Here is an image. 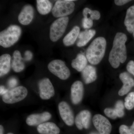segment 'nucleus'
<instances>
[{
  "label": "nucleus",
  "mask_w": 134,
  "mask_h": 134,
  "mask_svg": "<svg viewBox=\"0 0 134 134\" xmlns=\"http://www.w3.org/2000/svg\"><path fill=\"white\" fill-rule=\"evenodd\" d=\"M127 40V37L125 34L120 32L116 34L108 59L111 66L114 68H119L121 63H124L126 60L127 50L125 44Z\"/></svg>",
  "instance_id": "nucleus-1"
},
{
  "label": "nucleus",
  "mask_w": 134,
  "mask_h": 134,
  "mask_svg": "<svg viewBox=\"0 0 134 134\" xmlns=\"http://www.w3.org/2000/svg\"><path fill=\"white\" fill-rule=\"evenodd\" d=\"M107 43L105 38L98 37L94 40L89 46L86 51V57L91 64H99L105 53Z\"/></svg>",
  "instance_id": "nucleus-2"
},
{
  "label": "nucleus",
  "mask_w": 134,
  "mask_h": 134,
  "mask_svg": "<svg viewBox=\"0 0 134 134\" xmlns=\"http://www.w3.org/2000/svg\"><path fill=\"white\" fill-rule=\"evenodd\" d=\"M20 26L11 25L0 33V45L4 48L10 47L18 41L21 34Z\"/></svg>",
  "instance_id": "nucleus-3"
},
{
  "label": "nucleus",
  "mask_w": 134,
  "mask_h": 134,
  "mask_svg": "<svg viewBox=\"0 0 134 134\" xmlns=\"http://www.w3.org/2000/svg\"><path fill=\"white\" fill-rule=\"evenodd\" d=\"M74 1L59 0L55 3L52 10V13L55 18L67 16L73 13L75 9Z\"/></svg>",
  "instance_id": "nucleus-4"
},
{
  "label": "nucleus",
  "mask_w": 134,
  "mask_h": 134,
  "mask_svg": "<svg viewBox=\"0 0 134 134\" xmlns=\"http://www.w3.org/2000/svg\"><path fill=\"white\" fill-rule=\"evenodd\" d=\"M28 94V90L24 86H17L6 92L2 96L4 103L8 104H14L21 101Z\"/></svg>",
  "instance_id": "nucleus-5"
},
{
  "label": "nucleus",
  "mask_w": 134,
  "mask_h": 134,
  "mask_svg": "<svg viewBox=\"0 0 134 134\" xmlns=\"http://www.w3.org/2000/svg\"><path fill=\"white\" fill-rule=\"evenodd\" d=\"M69 18H60L51 25L50 30V38L53 42H55L63 35L68 24Z\"/></svg>",
  "instance_id": "nucleus-6"
},
{
  "label": "nucleus",
  "mask_w": 134,
  "mask_h": 134,
  "mask_svg": "<svg viewBox=\"0 0 134 134\" xmlns=\"http://www.w3.org/2000/svg\"><path fill=\"white\" fill-rule=\"evenodd\" d=\"M48 68L52 74L62 80L68 79L70 76L69 69L65 65V63L60 60H55L49 63Z\"/></svg>",
  "instance_id": "nucleus-7"
},
{
  "label": "nucleus",
  "mask_w": 134,
  "mask_h": 134,
  "mask_svg": "<svg viewBox=\"0 0 134 134\" xmlns=\"http://www.w3.org/2000/svg\"><path fill=\"white\" fill-rule=\"evenodd\" d=\"M92 121L93 125L100 134H110L112 126L106 118L100 114H96L93 116Z\"/></svg>",
  "instance_id": "nucleus-8"
},
{
  "label": "nucleus",
  "mask_w": 134,
  "mask_h": 134,
  "mask_svg": "<svg viewBox=\"0 0 134 134\" xmlns=\"http://www.w3.org/2000/svg\"><path fill=\"white\" fill-rule=\"evenodd\" d=\"M40 96L42 99L47 100L55 94V91L52 84L47 78L41 79L39 82Z\"/></svg>",
  "instance_id": "nucleus-9"
},
{
  "label": "nucleus",
  "mask_w": 134,
  "mask_h": 134,
  "mask_svg": "<svg viewBox=\"0 0 134 134\" xmlns=\"http://www.w3.org/2000/svg\"><path fill=\"white\" fill-rule=\"evenodd\" d=\"M60 117L65 124L72 126L75 122L74 116L73 111L69 105L65 101H62L58 105Z\"/></svg>",
  "instance_id": "nucleus-10"
},
{
  "label": "nucleus",
  "mask_w": 134,
  "mask_h": 134,
  "mask_svg": "<svg viewBox=\"0 0 134 134\" xmlns=\"http://www.w3.org/2000/svg\"><path fill=\"white\" fill-rule=\"evenodd\" d=\"M52 115L48 112L39 114H33L27 117L26 122L30 126H37L45 123L50 119Z\"/></svg>",
  "instance_id": "nucleus-11"
},
{
  "label": "nucleus",
  "mask_w": 134,
  "mask_h": 134,
  "mask_svg": "<svg viewBox=\"0 0 134 134\" xmlns=\"http://www.w3.org/2000/svg\"><path fill=\"white\" fill-rule=\"evenodd\" d=\"M84 87L82 83L76 81L71 87V99L72 103L76 105L81 101L83 97Z\"/></svg>",
  "instance_id": "nucleus-12"
},
{
  "label": "nucleus",
  "mask_w": 134,
  "mask_h": 134,
  "mask_svg": "<svg viewBox=\"0 0 134 134\" xmlns=\"http://www.w3.org/2000/svg\"><path fill=\"white\" fill-rule=\"evenodd\" d=\"M91 113L87 110H83L79 113L75 119V123L79 130L88 129L90 127Z\"/></svg>",
  "instance_id": "nucleus-13"
},
{
  "label": "nucleus",
  "mask_w": 134,
  "mask_h": 134,
  "mask_svg": "<svg viewBox=\"0 0 134 134\" xmlns=\"http://www.w3.org/2000/svg\"><path fill=\"white\" fill-rule=\"evenodd\" d=\"M34 16V10L31 5H25L19 13L18 21L23 25H28L32 21Z\"/></svg>",
  "instance_id": "nucleus-14"
},
{
  "label": "nucleus",
  "mask_w": 134,
  "mask_h": 134,
  "mask_svg": "<svg viewBox=\"0 0 134 134\" xmlns=\"http://www.w3.org/2000/svg\"><path fill=\"white\" fill-rule=\"evenodd\" d=\"M120 79L123 84V86L119 91L120 96H124L128 93L132 87L134 86V80L127 72H125L120 74Z\"/></svg>",
  "instance_id": "nucleus-15"
},
{
  "label": "nucleus",
  "mask_w": 134,
  "mask_h": 134,
  "mask_svg": "<svg viewBox=\"0 0 134 134\" xmlns=\"http://www.w3.org/2000/svg\"><path fill=\"white\" fill-rule=\"evenodd\" d=\"M124 105L121 100L117 101L114 108H107L104 110V113L107 116L115 119L117 117H122L125 114Z\"/></svg>",
  "instance_id": "nucleus-16"
},
{
  "label": "nucleus",
  "mask_w": 134,
  "mask_h": 134,
  "mask_svg": "<svg viewBox=\"0 0 134 134\" xmlns=\"http://www.w3.org/2000/svg\"><path fill=\"white\" fill-rule=\"evenodd\" d=\"M37 130L40 134H59L60 129L55 123L46 122L38 126Z\"/></svg>",
  "instance_id": "nucleus-17"
},
{
  "label": "nucleus",
  "mask_w": 134,
  "mask_h": 134,
  "mask_svg": "<svg viewBox=\"0 0 134 134\" xmlns=\"http://www.w3.org/2000/svg\"><path fill=\"white\" fill-rule=\"evenodd\" d=\"M82 75L85 83L93 82L97 78L96 69L93 66L88 65L82 71Z\"/></svg>",
  "instance_id": "nucleus-18"
},
{
  "label": "nucleus",
  "mask_w": 134,
  "mask_h": 134,
  "mask_svg": "<svg viewBox=\"0 0 134 134\" xmlns=\"http://www.w3.org/2000/svg\"><path fill=\"white\" fill-rule=\"evenodd\" d=\"M96 34V31L93 30H86L80 32L77 38V46L82 47L86 45Z\"/></svg>",
  "instance_id": "nucleus-19"
},
{
  "label": "nucleus",
  "mask_w": 134,
  "mask_h": 134,
  "mask_svg": "<svg viewBox=\"0 0 134 134\" xmlns=\"http://www.w3.org/2000/svg\"><path fill=\"white\" fill-rule=\"evenodd\" d=\"M11 57L9 54H5L0 57V76L8 74L10 70Z\"/></svg>",
  "instance_id": "nucleus-20"
},
{
  "label": "nucleus",
  "mask_w": 134,
  "mask_h": 134,
  "mask_svg": "<svg viewBox=\"0 0 134 134\" xmlns=\"http://www.w3.org/2000/svg\"><path fill=\"white\" fill-rule=\"evenodd\" d=\"M13 59L12 62V67L13 70L16 72H21L24 69L25 65L22 61L21 53L18 50H15L13 53Z\"/></svg>",
  "instance_id": "nucleus-21"
},
{
  "label": "nucleus",
  "mask_w": 134,
  "mask_h": 134,
  "mask_svg": "<svg viewBox=\"0 0 134 134\" xmlns=\"http://www.w3.org/2000/svg\"><path fill=\"white\" fill-rule=\"evenodd\" d=\"M80 34L79 26H74L71 31L65 36L63 39V43L66 46H69L74 44Z\"/></svg>",
  "instance_id": "nucleus-22"
},
{
  "label": "nucleus",
  "mask_w": 134,
  "mask_h": 134,
  "mask_svg": "<svg viewBox=\"0 0 134 134\" xmlns=\"http://www.w3.org/2000/svg\"><path fill=\"white\" fill-rule=\"evenodd\" d=\"M88 60L82 54H79L76 58L72 60L71 65L72 68L78 72H82L87 66Z\"/></svg>",
  "instance_id": "nucleus-23"
},
{
  "label": "nucleus",
  "mask_w": 134,
  "mask_h": 134,
  "mask_svg": "<svg viewBox=\"0 0 134 134\" xmlns=\"http://www.w3.org/2000/svg\"><path fill=\"white\" fill-rule=\"evenodd\" d=\"M124 24L127 31L130 33L134 31V5L127 10Z\"/></svg>",
  "instance_id": "nucleus-24"
},
{
  "label": "nucleus",
  "mask_w": 134,
  "mask_h": 134,
  "mask_svg": "<svg viewBox=\"0 0 134 134\" xmlns=\"http://www.w3.org/2000/svg\"><path fill=\"white\" fill-rule=\"evenodd\" d=\"M52 3L48 0L37 1V9L40 14H48L52 10Z\"/></svg>",
  "instance_id": "nucleus-25"
},
{
  "label": "nucleus",
  "mask_w": 134,
  "mask_h": 134,
  "mask_svg": "<svg viewBox=\"0 0 134 134\" xmlns=\"http://www.w3.org/2000/svg\"><path fill=\"white\" fill-rule=\"evenodd\" d=\"M83 15L84 18L87 17L88 15L90 16V18L92 20H98L100 18V13L97 10H92L90 8H86L84 9L83 11Z\"/></svg>",
  "instance_id": "nucleus-26"
},
{
  "label": "nucleus",
  "mask_w": 134,
  "mask_h": 134,
  "mask_svg": "<svg viewBox=\"0 0 134 134\" xmlns=\"http://www.w3.org/2000/svg\"><path fill=\"white\" fill-rule=\"evenodd\" d=\"M127 110H131L134 107V92L129 93L125 98L124 104Z\"/></svg>",
  "instance_id": "nucleus-27"
},
{
  "label": "nucleus",
  "mask_w": 134,
  "mask_h": 134,
  "mask_svg": "<svg viewBox=\"0 0 134 134\" xmlns=\"http://www.w3.org/2000/svg\"><path fill=\"white\" fill-rule=\"evenodd\" d=\"M120 134H134V121L130 127L125 125H122L119 128Z\"/></svg>",
  "instance_id": "nucleus-28"
},
{
  "label": "nucleus",
  "mask_w": 134,
  "mask_h": 134,
  "mask_svg": "<svg viewBox=\"0 0 134 134\" xmlns=\"http://www.w3.org/2000/svg\"><path fill=\"white\" fill-rule=\"evenodd\" d=\"M93 24V20L90 18H84L82 20V25L84 29H90L92 27Z\"/></svg>",
  "instance_id": "nucleus-29"
},
{
  "label": "nucleus",
  "mask_w": 134,
  "mask_h": 134,
  "mask_svg": "<svg viewBox=\"0 0 134 134\" xmlns=\"http://www.w3.org/2000/svg\"><path fill=\"white\" fill-rule=\"evenodd\" d=\"M127 69L129 73L132 74L134 76V62L130 61L127 66Z\"/></svg>",
  "instance_id": "nucleus-30"
},
{
  "label": "nucleus",
  "mask_w": 134,
  "mask_h": 134,
  "mask_svg": "<svg viewBox=\"0 0 134 134\" xmlns=\"http://www.w3.org/2000/svg\"><path fill=\"white\" fill-rule=\"evenodd\" d=\"M32 58V53L29 51L27 50L25 52L24 54V59L26 61H30L31 60Z\"/></svg>",
  "instance_id": "nucleus-31"
},
{
  "label": "nucleus",
  "mask_w": 134,
  "mask_h": 134,
  "mask_svg": "<svg viewBox=\"0 0 134 134\" xmlns=\"http://www.w3.org/2000/svg\"><path fill=\"white\" fill-rule=\"evenodd\" d=\"M130 1L128 0H115L114 1V2L115 4L118 6H122Z\"/></svg>",
  "instance_id": "nucleus-32"
},
{
  "label": "nucleus",
  "mask_w": 134,
  "mask_h": 134,
  "mask_svg": "<svg viewBox=\"0 0 134 134\" xmlns=\"http://www.w3.org/2000/svg\"><path fill=\"white\" fill-rule=\"evenodd\" d=\"M16 83V80L15 78H12V79H10L9 82V84L10 86H12V87L15 86Z\"/></svg>",
  "instance_id": "nucleus-33"
},
{
  "label": "nucleus",
  "mask_w": 134,
  "mask_h": 134,
  "mask_svg": "<svg viewBox=\"0 0 134 134\" xmlns=\"http://www.w3.org/2000/svg\"><path fill=\"white\" fill-rule=\"evenodd\" d=\"M4 128L2 125H0V134H3Z\"/></svg>",
  "instance_id": "nucleus-34"
},
{
  "label": "nucleus",
  "mask_w": 134,
  "mask_h": 134,
  "mask_svg": "<svg viewBox=\"0 0 134 134\" xmlns=\"http://www.w3.org/2000/svg\"><path fill=\"white\" fill-rule=\"evenodd\" d=\"M7 134H13V133H8Z\"/></svg>",
  "instance_id": "nucleus-35"
},
{
  "label": "nucleus",
  "mask_w": 134,
  "mask_h": 134,
  "mask_svg": "<svg viewBox=\"0 0 134 134\" xmlns=\"http://www.w3.org/2000/svg\"><path fill=\"white\" fill-rule=\"evenodd\" d=\"M133 37L134 38V31L133 33Z\"/></svg>",
  "instance_id": "nucleus-36"
}]
</instances>
